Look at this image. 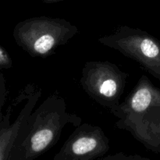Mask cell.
<instances>
[{
	"label": "cell",
	"mask_w": 160,
	"mask_h": 160,
	"mask_svg": "<svg viewBox=\"0 0 160 160\" xmlns=\"http://www.w3.org/2000/svg\"><path fill=\"white\" fill-rule=\"evenodd\" d=\"M98 160H152L148 158L142 157L139 156H125L123 153L117 154L115 156H110L108 157L102 158Z\"/></svg>",
	"instance_id": "cell-6"
},
{
	"label": "cell",
	"mask_w": 160,
	"mask_h": 160,
	"mask_svg": "<svg viewBox=\"0 0 160 160\" xmlns=\"http://www.w3.org/2000/svg\"><path fill=\"white\" fill-rule=\"evenodd\" d=\"M19 124L0 130V160H8L9 153L19 135Z\"/></svg>",
	"instance_id": "cell-2"
},
{
	"label": "cell",
	"mask_w": 160,
	"mask_h": 160,
	"mask_svg": "<svg viewBox=\"0 0 160 160\" xmlns=\"http://www.w3.org/2000/svg\"><path fill=\"white\" fill-rule=\"evenodd\" d=\"M54 38L51 35H44L36 41L34 43V49L40 54H45L54 46Z\"/></svg>",
	"instance_id": "cell-4"
},
{
	"label": "cell",
	"mask_w": 160,
	"mask_h": 160,
	"mask_svg": "<svg viewBox=\"0 0 160 160\" xmlns=\"http://www.w3.org/2000/svg\"><path fill=\"white\" fill-rule=\"evenodd\" d=\"M108 149L104 140L94 136L83 135L70 141L53 160H95Z\"/></svg>",
	"instance_id": "cell-1"
},
{
	"label": "cell",
	"mask_w": 160,
	"mask_h": 160,
	"mask_svg": "<svg viewBox=\"0 0 160 160\" xmlns=\"http://www.w3.org/2000/svg\"><path fill=\"white\" fill-rule=\"evenodd\" d=\"M6 60V56L2 50L0 48V64H3Z\"/></svg>",
	"instance_id": "cell-7"
},
{
	"label": "cell",
	"mask_w": 160,
	"mask_h": 160,
	"mask_svg": "<svg viewBox=\"0 0 160 160\" xmlns=\"http://www.w3.org/2000/svg\"><path fill=\"white\" fill-rule=\"evenodd\" d=\"M117 89V83L113 80H106L100 86L99 92L104 96L111 97L115 95Z\"/></svg>",
	"instance_id": "cell-5"
},
{
	"label": "cell",
	"mask_w": 160,
	"mask_h": 160,
	"mask_svg": "<svg viewBox=\"0 0 160 160\" xmlns=\"http://www.w3.org/2000/svg\"><path fill=\"white\" fill-rule=\"evenodd\" d=\"M152 99V91L147 87L142 88L134 94L131 106L137 112H143L148 109Z\"/></svg>",
	"instance_id": "cell-3"
}]
</instances>
